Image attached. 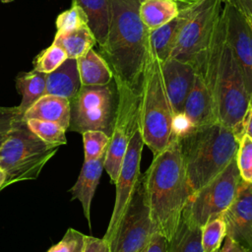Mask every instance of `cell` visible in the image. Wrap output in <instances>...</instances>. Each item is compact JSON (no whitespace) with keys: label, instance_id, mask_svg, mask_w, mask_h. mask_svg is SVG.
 <instances>
[{"label":"cell","instance_id":"obj_1","mask_svg":"<svg viewBox=\"0 0 252 252\" xmlns=\"http://www.w3.org/2000/svg\"><path fill=\"white\" fill-rule=\"evenodd\" d=\"M142 176L155 231L169 242L191 195L180 140L171 136L167 147L154 155L151 165Z\"/></svg>","mask_w":252,"mask_h":252},{"label":"cell","instance_id":"obj_2","mask_svg":"<svg viewBox=\"0 0 252 252\" xmlns=\"http://www.w3.org/2000/svg\"><path fill=\"white\" fill-rule=\"evenodd\" d=\"M139 0H110L109 22L99 54L117 85L139 88L149 53L150 31L139 14Z\"/></svg>","mask_w":252,"mask_h":252},{"label":"cell","instance_id":"obj_3","mask_svg":"<svg viewBox=\"0 0 252 252\" xmlns=\"http://www.w3.org/2000/svg\"><path fill=\"white\" fill-rule=\"evenodd\" d=\"M179 140L191 194L235 158L239 143L234 133L219 122L195 128Z\"/></svg>","mask_w":252,"mask_h":252},{"label":"cell","instance_id":"obj_4","mask_svg":"<svg viewBox=\"0 0 252 252\" xmlns=\"http://www.w3.org/2000/svg\"><path fill=\"white\" fill-rule=\"evenodd\" d=\"M172 117V108L161 75V61L156 57L150 46L141 82L139 127L144 144L154 155L169 144Z\"/></svg>","mask_w":252,"mask_h":252},{"label":"cell","instance_id":"obj_5","mask_svg":"<svg viewBox=\"0 0 252 252\" xmlns=\"http://www.w3.org/2000/svg\"><path fill=\"white\" fill-rule=\"evenodd\" d=\"M58 148L39 139L25 120L17 125L0 147V167L6 172L3 189L20 181L36 179Z\"/></svg>","mask_w":252,"mask_h":252},{"label":"cell","instance_id":"obj_6","mask_svg":"<svg viewBox=\"0 0 252 252\" xmlns=\"http://www.w3.org/2000/svg\"><path fill=\"white\" fill-rule=\"evenodd\" d=\"M214 96L218 122L230 129L240 140L244 135L243 121L250 94L227 40L220 61Z\"/></svg>","mask_w":252,"mask_h":252},{"label":"cell","instance_id":"obj_7","mask_svg":"<svg viewBox=\"0 0 252 252\" xmlns=\"http://www.w3.org/2000/svg\"><path fill=\"white\" fill-rule=\"evenodd\" d=\"M69 101L68 131L82 134L89 130H98L110 137L117 106V89L114 80L103 86H82Z\"/></svg>","mask_w":252,"mask_h":252},{"label":"cell","instance_id":"obj_8","mask_svg":"<svg viewBox=\"0 0 252 252\" xmlns=\"http://www.w3.org/2000/svg\"><path fill=\"white\" fill-rule=\"evenodd\" d=\"M242 182L234 158L209 183L190 195L181 219L202 227L208 220L225 212Z\"/></svg>","mask_w":252,"mask_h":252},{"label":"cell","instance_id":"obj_9","mask_svg":"<svg viewBox=\"0 0 252 252\" xmlns=\"http://www.w3.org/2000/svg\"><path fill=\"white\" fill-rule=\"evenodd\" d=\"M117 106L114 125L106 149L103 167L115 183L120 171L129 141L139 126V110L141 100V86L131 88L117 85Z\"/></svg>","mask_w":252,"mask_h":252},{"label":"cell","instance_id":"obj_10","mask_svg":"<svg viewBox=\"0 0 252 252\" xmlns=\"http://www.w3.org/2000/svg\"><path fill=\"white\" fill-rule=\"evenodd\" d=\"M223 0H197L170 57L192 63L207 47L220 18Z\"/></svg>","mask_w":252,"mask_h":252},{"label":"cell","instance_id":"obj_11","mask_svg":"<svg viewBox=\"0 0 252 252\" xmlns=\"http://www.w3.org/2000/svg\"><path fill=\"white\" fill-rule=\"evenodd\" d=\"M144 145L140 127L138 126L129 141L120 171L114 183L116 186L114 207L106 232L103 236L110 245V248L116 237L123 216L141 178L140 162Z\"/></svg>","mask_w":252,"mask_h":252},{"label":"cell","instance_id":"obj_12","mask_svg":"<svg viewBox=\"0 0 252 252\" xmlns=\"http://www.w3.org/2000/svg\"><path fill=\"white\" fill-rule=\"evenodd\" d=\"M155 232L141 175L111 245V252H143Z\"/></svg>","mask_w":252,"mask_h":252},{"label":"cell","instance_id":"obj_13","mask_svg":"<svg viewBox=\"0 0 252 252\" xmlns=\"http://www.w3.org/2000/svg\"><path fill=\"white\" fill-rule=\"evenodd\" d=\"M222 12L226 23V40L239 66L246 88L252 94V25L228 4Z\"/></svg>","mask_w":252,"mask_h":252},{"label":"cell","instance_id":"obj_14","mask_svg":"<svg viewBox=\"0 0 252 252\" xmlns=\"http://www.w3.org/2000/svg\"><path fill=\"white\" fill-rule=\"evenodd\" d=\"M225 236L252 252V185L242 182L230 206L222 214Z\"/></svg>","mask_w":252,"mask_h":252},{"label":"cell","instance_id":"obj_15","mask_svg":"<svg viewBox=\"0 0 252 252\" xmlns=\"http://www.w3.org/2000/svg\"><path fill=\"white\" fill-rule=\"evenodd\" d=\"M194 67L189 62L169 57L161 62L164 89L173 114L183 112L187 95L194 81Z\"/></svg>","mask_w":252,"mask_h":252},{"label":"cell","instance_id":"obj_16","mask_svg":"<svg viewBox=\"0 0 252 252\" xmlns=\"http://www.w3.org/2000/svg\"><path fill=\"white\" fill-rule=\"evenodd\" d=\"M194 81L184 104V114L195 128L218 122L215 97L202 75L194 69Z\"/></svg>","mask_w":252,"mask_h":252},{"label":"cell","instance_id":"obj_17","mask_svg":"<svg viewBox=\"0 0 252 252\" xmlns=\"http://www.w3.org/2000/svg\"><path fill=\"white\" fill-rule=\"evenodd\" d=\"M197 0H187L180 9L179 14L165 25L150 32V46L156 57L163 62L168 59L175 46L178 35L189 19Z\"/></svg>","mask_w":252,"mask_h":252},{"label":"cell","instance_id":"obj_18","mask_svg":"<svg viewBox=\"0 0 252 252\" xmlns=\"http://www.w3.org/2000/svg\"><path fill=\"white\" fill-rule=\"evenodd\" d=\"M106 153V152H105ZM105 153L93 160H84V164L74 186L71 188V200L78 199L83 207L85 218L91 227V205L98 185L103 167Z\"/></svg>","mask_w":252,"mask_h":252},{"label":"cell","instance_id":"obj_19","mask_svg":"<svg viewBox=\"0 0 252 252\" xmlns=\"http://www.w3.org/2000/svg\"><path fill=\"white\" fill-rule=\"evenodd\" d=\"M77 59L67 58L58 68L46 74V94L73 98L81 89Z\"/></svg>","mask_w":252,"mask_h":252},{"label":"cell","instance_id":"obj_20","mask_svg":"<svg viewBox=\"0 0 252 252\" xmlns=\"http://www.w3.org/2000/svg\"><path fill=\"white\" fill-rule=\"evenodd\" d=\"M39 119L59 124L68 131L70 122V101L67 98L44 94L24 114V120Z\"/></svg>","mask_w":252,"mask_h":252},{"label":"cell","instance_id":"obj_21","mask_svg":"<svg viewBox=\"0 0 252 252\" xmlns=\"http://www.w3.org/2000/svg\"><path fill=\"white\" fill-rule=\"evenodd\" d=\"M187 0H144L140 2L139 14L143 24L151 32L175 18Z\"/></svg>","mask_w":252,"mask_h":252},{"label":"cell","instance_id":"obj_22","mask_svg":"<svg viewBox=\"0 0 252 252\" xmlns=\"http://www.w3.org/2000/svg\"><path fill=\"white\" fill-rule=\"evenodd\" d=\"M82 86H103L113 81V74L104 60L94 48L77 59Z\"/></svg>","mask_w":252,"mask_h":252},{"label":"cell","instance_id":"obj_23","mask_svg":"<svg viewBox=\"0 0 252 252\" xmlns=\"http://www.w3.org/2000/svg\"><path fill=\"white\" fill-rule=\"evenodd\" d=\"M72 4L79 5L85 11L89 19V27L98 47H101L107 35L110 0H72Z\"/></svg>","mask_w":252,"mask_h":252},{"label":"cell","instance_id":"obj_24","mask_svg":"<svg viewBox=\"0 0 252 252\" xmlns=\"http://www.w3.org/2000/svg\"><path fill=\"white\" fill-rule=\"evenodd\" d=\"M16 89L22 95L18 108L22 114H25L37 99L46 94V74L34 69L21 73L16 78Z\"/></svg>","mask_w":252,"mask_h":252},{"label":"cell","instance_id":"obj_25","mask_svg":"<svg viewBox=\"0 0 252 252\" xmlns=\"http://www.w3.org/2000/svg\"><path fill=\"white\" fill-rule=\"evenodd\" d=\"M52 43L61 46L68 58L78 59L96 44V39L89 25H84L76 30L54 36Z\"/></svg>","mask_w":252,"mask_h":252},{"label":"cell","instance_id":"obj_26","mask_svg":"<svg viewBox=\"0 0 252 252\" xmlns=\"http://www.w3.org/2000/svg\"><path fill=\"white\" fill-rule=\"evenodd\" d=\"M167 252H204L201 227L180 220L172 239L167 242Z\"/></svg>","mask_w":252,"mask_h":252},{"label":"cell","instance_id":"obj_27","mask_svg":"<svg viewBox=\"0 0 252 252\" xmlns=\"http://www.w3.org/2000/svg\"><path fill=\"white\" fill-rule=\"evenodd\" d=\"M28 127L43 142L54 145L62 146L67 143L66 129L55 122L39 120V119H28L26 120Z\"/></svg>","mask_w":252,"mask_h":252},{"label":"cell","instance_id":"obj_28","mask_svg":"<svg viewBox=\"0 0 252 252\" xmlns=\"http://www.w3.org/2000/svg\"><path fill=\"white\" fill-rule=\"evenodd\" d=\"M225 237V223L223 216L219 215L208 220L201 227V241L204 252H214L220 249Z\"/></svg>","mask_w":252,"mask_h":252},{"label":"cell","instance_id":"obj_29","mask_svg":"<svg viewBox=\"0 0 252 252\" xmlns=\"http://www.w3.org/2000/svg\"><path fill=\"white\" fill-rule=\"evenodd\" d=\"M56 33L54 36L76 30L84 25H89V19L85 11L77 4L60 13L56 19Z\"/></svg>","mask_w":252,"mask_h":252},{"label":"cell","instance_id":"obj_30","mask_svg":"<svg viewBox=\"0 0 252 252\" xmlns=\"http://www.w3.org/2000/svg\"><path fill=\"white\" fill-rule=\"evenodd\" d=\"M67 58L64 49L58 44L52 43L36 56L33 61V69L48 74L58 68Z\"/></svg>","mask_w":252,"mask_h":252},{"label":"cell","instance_id":"obj_31","mask_svg":"<svg viewBox=\"0 0 252 252\" xmlns=\"http://www.w3.org/2000/svg\"><path fill=\"white\" fill-rule=\"evenodd\" d=\"M82 135L85 161L95 159L106 152L110 140V137L106 133L98 130H89L82 133Z\"/></svg>","mask_w":252,"mask_h":252},{"label":"cell","instance_id":"obj_32","mask_svg":"<svg viewBox=\"0 0 252 252\" xmlns=\"http://www.w3.org/2000/svg\"><path fill=\"white\" fill-rule=\"evenodd\" d=\"M235 160L241 179L252 183V138L246 134L239 140Z\"/></svg>","mask_w":252,"mask_h":252},{"label":"cell","instance_id":"obj_33","mask_svg":"<svg viewBox=\"0 0 252 252\" xmlns=\"http://www.w3.org/2000/svg\"><path fill=\"white\" fill-rule=\"evenodd\" d=\"M23 121L24 114L20 112L18 106H0V147L13 128Z\"/></svg>","mask_w":252,"mask_h":252},{"label":"cell","instance_id":"obj_34","mask_svg":"<svg viewBox=\"0 0 252 252\" xmlns=\"http://www.w3.org/2000/svg\"><path fill=\"white\" fill-rule=\"evenodd\" d=\"M85 234L80 231L69 228L63 238L55 245H53L48 252H74L75 249L84 243Z\"/></svg>","mask_w":252,"mask_h":252},{"label":"cell","instance_id":"obj_35","mask_svg":"<svg viewBox=\"0 0 252 252\" xmlns=\"http://www.w3.org/2000/svg\"><path fill=\"white\" fill-rule=\"evenodd\" d=\"M195 129L194 125L191 123L189 118L184 114V112L173 114L172 117V124L171 130L173 137L178 139H182L183 137L187 136Z\"/></svg>","mask_w":252,"mask_h":252},{"label":"cell","instance_id":"obj_36","mask_svg":"<svg viewBox=\"0 0 252 252\" xmlns=\"http://www.w3.org/2000/svg\"><path fill=\"white\" fill-rule=\"evenodd\" d=\"M82 252H111V248L104 238L86 235Z\"/></svg>","mask_w":252,"mask_h":252},{"label":"cell","instance_id":"obj_37","mask_svg":"<svg viewBox=\"0 0 252 252\" xmlns=\"http://www.w3.org/2000/svg\"><path fill=\"white\" fill-rule=\"evenodd\" d=\"M223 4L230 5L248 22L252 23V0H223Z\"/></svg>","mask_w":252,"mask_h":252},{"label":"cell","instance_id":"obj_38","mask_svg":"<svg viewBox=\"0 0 252 252\" xmlns=\"http://www.w3.org/2000/svg\"><path fill=\"white\" fill-rule=\"evenodd\" d=\"M143 252H167V240L158 232H155Z\"/></svg>","mask_w":252,"mask_h":252},{"label":"cell","instance_id":"obj_39","mask_svg":"<svg viewBox=\"0 0 252 252\" xmlns=\"http://www.w3.org/2000/svg\"><path fill=\"white\" fill-rule=\"evenodd\" d=\"M243 131L244 134L252 138V94H250L246 114L243 121Z\"/></svg>","mask_w":252,"mask_h":252},{"label":"cell","instance_id":"obj_40","mask_svg":"<svg viewBox=\"0 0 252 252\" xmlns=\"http://www.w3.org/2000/svg\"><path fill=\"white\" fill-rule=\"evenodd\" d=\"M220 252H249V251L244 249L242 246H240L238 243L233 241L231 238L225 236L224 243L221 249L220 250Z\"/></svg>","mask_w":252,"mask_h":252},{"label":"cell","instance_id":"obj_41","mask_svg":"<svg viewBox=\"0 0 252 252\" xmlns=\"http://www.w3.org/2000/svg\"><path fill=\"white\" fill-rule=\"evenodd\" d=\"M5 181H6V172L3 168L0 167V190L3 189Z\"/></svg>","mask_w":252,"mask_h":252},{"label":"cell","instance_id":"obj_42","mask_svg":"<svg viewBox=\"0 0 252 252\" xmlns=\"http://www.w3.org/2000/svg\"><path fill=\"white\" fill-rule=\"evenodd\" d=\"M2 3H9V2H12L13 0H0Z\"/></svg>","mask_w":252,"mask_h":252},{"label":"cell","instance_id":"obj_43","mask_svg":"<svg viewBox=\"0 0 252 252\" xmlns=\"http://www.w3.org/2000/svg\"><path fill=\"white\" fill-rule=\"evenodd\" d=\"M214 252H220V249H217L216 251H214Z\"/></svg>","mask_w":252,"mask_h":252},{"label":"cell","instance_id":"obj_44","mask_svg":"<svg viewBox=\"0 0 252 252\" xmlns=\"http://www.w3.org/2000/svg\"><path fill=\"white\" fill-rule=\"evenodd\" d=\"M139 1H140V2H142V1H144V0H139Z\"/></svg>","mask_w":252,"mask_h":252},{"label":"cell","instance_id":"obj_45","mask_svg":"<svg viewBox=\"0 0 252 252\" xmlns=\"http://www.w3.org/2000/svg\"><path fill=\"white\" fill-rule=\"evenodd\" d=\"M0 163H1V160H0Z\"/></svg>","mask_w":252,"mask_h":252},{"label":"cell","instance_id":"obj_46","mask_svg":"<svg viewBox=\"0 0 252 252\" xmlns=\"http://www.w3.org/2000/svg\"><path fill=\"white\" fill-rule=\"evenodd\" d=\"M249 23H250V22H249ZM251 25H252V23H251Z\"/></svg>","mask_w":252,"mask_h":252},{"label":"cell","instance_id":"obj_47","mask_svg":"<svg viewBox=\"0 0 252 252\" xmlns=\"http://www.w3.org/2000/svg\"><path fill=\"white\" fill-rule=\"evenodd\" d=\"M251 185H252V183H251Z\"/></svg>","mask_w":252,"mask_h":252}]
</instances>
